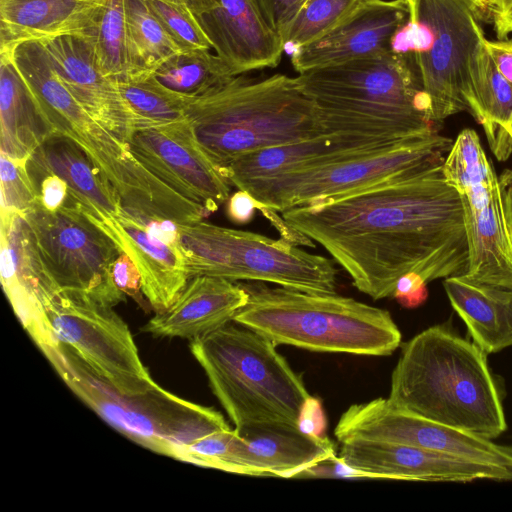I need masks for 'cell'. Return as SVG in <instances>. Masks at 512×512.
I'll use <instances>...</instances> for the list:
<instances>
[{
	"label": "cell",
	"mask_w": 512,
	"mask_h": 512,
	"mask_svg": "<svg viewBox=\"0 0 512 512\" xmlns=\"http://www.w3.org/2000/svg\"><path fill=\"white\" fill-rule=\"evenodd\" d=\"M281 213L374 300L393 296L408 273L429 283L468 268L462 202L443 164Z\"/></svg>",
	"instance_id": "cell-1"
},
{
	"label": "cell",
	"mask_w": 512,
	"mask_h": 512,
	"mask_svg": "<svg viewBox=\"0 0 512 512\" xmlns=\"http://www.w3.org/2000/svg\"><path fill=\"white\" fill-rule=\"evenodd\" d=\"M387 398L423 418L487 439L507 429L501 386L487 354L447 323L402 345Z\"/></svg>",
	"instance_id": "cell-2"
},
{
	"label": "cell",
	"mask_w": 512,
	"mask_h": 512,
	"mask_svg": "<svg viewBox=\"0 0 512 512\" xmlns=\"http://www.w3.org/2000/svg\"><path fill=\"white\" fill-rule=\"evenodd\" d=\"M296 78L328 134L399 141L437 131L411 54L391 51Z\"/></svg>",
	"instance_id": "cell-3"
},
{
	"label": "cell",
	"mask_w": 512,
	"mask_h": 512,
	"mask_svg": "<svg viewBox=\"0 0 512 512\" xmlns=\"http://www.w3.org/2000/svg\"><path fill=\"white\" fill-rule=\"evenodd\" d=\"M55 133L72 140L105 175L125 208L150 217L189 223L208 213L146 169L128 144L96 120L72 95L39 41L16 45L8 54Z\"/></svg>",
	"instance_id": "cell-4"
},
{
	"label": "cell",
	"mask_w": 512,
	"mask_h": 512,
	"mask_svg": "<svg viewBox=\"0 0 512 512\" xmlns=\"http://www.w3.org/2000/svg\"><path fill=\"white\" fill-rule=\"evenodd\" d=\"M193 135L219 170L270 147L327 135L316 105L296 77L242 74L189 97Z\"/></svg>",
	"instance_id": "cell-5"
},
{
	"label": "cell",
	"mask_w": 512,
	"mask_h": 512,
	"mask_svg": "<svg viewBox=\"0 0 512 512\" xmlns=\"http://www.w3.org/2000/svg\"><path fill=\"white\" fill-rule=\"evenodd\" d=\"M247 303L233 321L274 343L327 353L391 355L401 332L391 314L336 293L241 283Z\"/></svg>",
	"instance_id": "cell-6"
},
{
	"label": "cell",
	"mask_w": 512,
	"mask_h": 512,
	"mask_svg": "<svg viewBox=\"0 0 512 512\" xmlns=\"http://www.w3.org/2000/svg\"><path fill=\"white\" fill-rule=\"evenodd\" d=\"M276 343L234 321L190 340V351L235 429L297 426L310 396Z\"/></svg>",
	"instance_id": "cell-7"
},
{
	"label": "cell",
	"mask_w": 512,
	"mask_h": 512,
	"mask_svg": "<svg viewBox=\"0 0 512 512\" xmlns=\"http://www.w3.org/2000/svg\"><path fill=\"white\" fill-rule=\"evenodd\" d=\"M47 359L67 386L103 420L159 454L179 460L185 444L230 427L220 412L184 400L158 384L144 392L122 394L62 344Z\"/></svg>",
	"instance_id": "cell-8"
},
{
	"label": "cell",
	"mask_w": 512,
	"mask_h": 512,
	"mask_svg": "<svg viewBox=\"0 0 512 512\" xmlns=\"http://www.w3.org/2000/svg\"><path fill=\"white\" fill-rule=\"evenodd\" d=\"M177 225L189 278L208 275L336 293L337 270L333 263L286 239L218 226L203 219Z\"/></svg>",
	"instance_id": "cell-9"
},
{
	"label": "cell",
	"mask_w": 512,
	"mask_h": 512,
	"mask_svg": "<svg viewBox=\"0 0 512 512\" xmlns=\"http://www.w3.org/2000/svg\"><path fill=\"white\" fill-rule=\"evenodd\" d=\"M453 142L434 131L329 163L249 181L238 189L252 195L258 210L283 212L443 164Z\"/></svg>",
	"instance_id": "cell-10"
},
{
	"label": "cell",
	"mask_w": 512,
	"mask_h": 512,
	"mask_svg": "<svg viewBox=\"0 0 512 512\" xmlns=\"http://www.w3.org/2000/svg\"><path fill=\"white\" fill-rule=\"evenodd\" d=\"M446 180L460 195L468 241L465 278L512 289V245L499 177L477 133L463 129L443 163Z\"/></svg>",
	"instance_id": "cell-11"
},
{
	"label": "cell",
	"mask_w": 512,
	"mask_h": 512,
	"mask_svg": "<svg viewBox=\"0 0 512 512\" xmlns=\"http://www.w3.org/2000/svg\"><path fill=\"white\" fill-rule=\"evenodd\" d=\"M24 216L61 292L111 307L125 300L111 274L120 250L79 210L71 195L56 211L46 210L37 202Z\"/></svg>",
	"instance_id": "cell-12"
},
{
	"label": "cell",
	"mask_w": 512,
	"mask_h": 512,
	"mask_svg": "<svg viewBox=\"0 0 512 512\" xmlns=\"http://www.w3.org/2000/svg\"><path fill=\"white\" fill-rule=\"evenodd\" d=\"M409 15L429 26L427 52L413 55L429 103V117L437 123L469 111L466 95L469 67L486 39L473 0H405Z\"/></svg>",
	"instance_id": "cell-13"
},
{
	"label": "cell",
	"mask_w": 512,
	"mask_h": 512,
	"mask_svg": "<svg viewBox=\"0 0 512 512\" xmlns=\"http://www.w3.org/2000/svg\"><path fill=\"white\" fill-rule=\"evenodd\" d=\"M47 316L57 341L116 391L135 394L157 385L140 359L128 325L113 307L61 292Z\"/></svg>",
	"instance_id": "cell-14"
},
{
	"label": "cell",
	"mask_w": 512,
	"mask_h": 512,
	"mask_svg": "<svg viewBox=\"0 0 512 512\" xmlns=\"http://www.w3.org/2000/svg\"><path fill=\"white\" fill-rule=\"evenodd\" d=\"M340 442L385 441L416 446L500 468L512 476V446L438 423L376 398L349 406L334 430Z\"/></svg>",
	"instance_id": "cell-15"
},
{
	"label": "cell",
	"mask_w": 512,
	"mask_h": 512,
	"mask_svg": "<svg viewBox=\"0 0 512 512\" xmlns=\"http://www.w3.org/2000/svg\"><path fill=\"white\" fill-rule=\"evenodd\" d=\"M1 281L23 327L44 355L59 348L47 309L61 293L25 216L1 211Z\"/></svg>",
	"instance_id": "cell-16"
},
{
	"label": "cell",
	"mask_w": 512,
	"mask_h": 512,
	"mask_svg": "<svg viewBox=\"0 0 512 512\" xmlns=\"http://www.w3.org/2000/svg\"><path fill=\"white\" fill-rule=\"evenodd\" d=\"M127 144L146 169L208 214L229 199L230 183L202 150L188 120L138 129Z\"/></svg>",
	"instance_id": "cell-17"
},
{
	"label": "cell",
	"mask_w": 512,
	"mask_h": 512,
	"mask_svg": "<svg viewBox=\"0 0 512 512\" xmlns=\"http://www.w3.org/2000/svg\"><path fill=\"white\" fill-rule=\"evenodd\" d=\"M338 457L356 470L359 478L462 483L479 479L512 480L500 468L394 442H343Z\"/></svg>",
	"instance_id": "cell-18"
},
{
	"label": "cell",
	"mask_w": 512,
	"mask_h": 512,
	"mask_svg": "<svg viewBox=\"0 0 512 512\" xmlns=\"http://www.w3.org/2000/svg\"><path fill=\"white\" fill-rule=\"evenodd\" d=\"M409 16L405 0H364L317 40L291 53L294 69L303 71L391 52V40Z\"/></svg>",
	"instance_id": "cell-19"
},
{
	"label": "cell",
	"mask_w": 512,
	"mask_h": 512,
	"mask_svg": "<svg viewBox=\"0 0 512 512\" xmlns=\"http://www.w3.org/2000/svg\"><path fill=\"white\" fill-rule=\"evenodd\" d=\"M336 456L327 436L290 425H260L235 429L231 466L235 474L294 478Z\"/></svg>",
	"instance_id": "cell-20"
},
{
	"label": "cell",
	"mask_w": 512,
	"mask_h": 512,
	"mask_svg": "<svg viewBox=\"0 0 512 512\" xmlns=\"http://www.w3.org/2000/svg\"><path fill=\"white\" fill-rule=\"evenodd\" d=\"M41 42L75 99L120 139L129 140L137 123L117 81L100 68L90 38L67 35Z\"/></svg>",
	"instance_id": "cell-21"
},
{
	"label": "cell",
	"mask_w": 512,
	"mask_h": 512,
	"mask_svg": "<svg viewBox=\"0 0 512 512\" xmlns=\"http://www.w3.org/2000/svg\"><path fill=\"white\" fill-rule=\"evenodd\" d=\"M91 221L133 260L142 293L155 312L168 309L190 279L182 248L155 236L126 208L119 215Z\"/></svg>",
	"instance_id": "cell-22"
},
{
	"label": "cell",
	"mask_w": 512,
	"mask_h": 512,
	"mask_svg": "<svg viewBox=\"0 0 512 512\" xmlns=\"http://www.w3.org/2000/svg\"><path fill=\"white\" fill-rule=\"evenodd\" d=\"M196 17L216 54L240 75L278 66L285 50L281 37L265 22L254 0H213Z\"/></svg>",
	"instance_id": "cell-23"
},
{
	"label": "cell",
	"mask_w": 512,
	"mask_h": 512,
	"mask_svg": "<svg viewBox=\"0 0 512 512\" xmlns=\"http://www.w3.org/2000/svg\"><path fill=\"white\" fill-rule=\"evenodd\" d=\"M247 301L248 293L235 281L194 276L174 303L156 313L142 331L154 336L193 340L232 322Z\"/></svg>",
	"instance_id": "cell-24"
},
{
	"label": "cell",
	"mask_w": 512,
	"mask_h": 512,
	"mask_svg": "<svg viewBox=\"0 0 512 512\" xmlns=\"http://www.w3.org/2000/svg\"><path fill=\"white\" fill-rule=\"evenodd\" d=\"M106 0H0V55L27 41L90 36Z\"/></svg>",
	"instance_id": "cell-25"
},
{
	"label": "cell",
	"mask_w": 512,
	"mask_h": 512,
	"mask_svg": "<svg viewBox=\"0 0 512 512\" xmlns=\"http://www.w3.org/2000/svg\"><path fill=\"white\" fill-rule=\"evenodd\" d=\"M27 167L31 176L53 173L64 179L75 205L89 219L116 216L125 208L110 181L67 137L51 136L31 155Z\"/></svg>",
	"instance_id": "cell-26"
},
{
	"label": "cell",
	"mask_w": 512,
	"mask_h": 512,
	"mask_svg": "<svg viewBox=\"0 0 512 512\" xmlns=\"http://www.w3.org/2000/svg\"><path fill=\"white\" fill-rule=\"evenodd\" d=\"M400 141V140H399ZM396 141L327 134L244 155L220 169L230 185L329 163Z\"/></svg>",
	"instance_id": "cell-27"
},
{
	"label": "cell",
	"mask_w": 512,
	"mask_h": 512,
	"mask_svg": "<svg viewBox=\"0 0 512 512\" xmlns=\"http://www.w3.org/2000/svg\"><path fill=\"white\" fill-rule=\"evenodd\" d=\"M443 286L469 336L486 354L512 346V289L473 282L464 276L445 278Z\"/></svg>",
	"instance_id": "cell-28"
},
{
	"label": "cell",
	"mask_w": 512,
	"mask_h": 512,
	"mask_svg": "<svg viewBox=\"0 0 512 512\" xmlns=\"http://www.w3.org/2000/svg\"><path fill=\"white\" fill-rule=\"evenodd\" d=\"M485 40L470 62L466 100L468 112L483 127L491 151L504 161L512 153L508 132L512 120V83L497 69Z\"/></svg>",
	"instance_id": "cell-29"
},
{
	"label": "cell",
	"mask_w": 512,
	"mask_h": 512,
	"mask_svg": "<svg viewBox=\"0 0 512 512\" xmlns=\"http://www.w3.org/2000/svg\"><path fill=\"white\" fill-rule=\"evenodd\" d=\"M0 125L1 153L18 160H28L56 134L6 56H0Z\"/></svg>",
	"instance_id": "cell-30"
},
{
	"label": "cell",
	"mask_w": 512,
	"mask_h": 512,
	"mask_svg": "<svg viewBox=\"0 0 512 512\" xmlns=\"http://www.w3.org/2000/svg\"><path fill=\"white\" fill-rule=\"evenodd\" d=\"M152 75L167 88L188 97L236 76L221 57L206 49L177 52L159 64Z\"/></svg>",
	"instance_id": "cell-31"
},
{
	"label": "cell",
	"mask_w": 512,
	"mask_h": 512,
	"mask_svg": "<svg viewBox=\"0 0 512 512\" xmlns=\"http://www.w3.org/2000/svg\"><path fill=\"white\" fill-rule=\"evenodd\" d=\"M117 84L136 120L137 130L187 120L189 97L167 88L152 74L118 81Z\"/></svg>",
	"instance_id": "cell-32"
},
{
	"label": "cell",
	"mask_w": 512,
	"mask_h": 512,
	"mask_svg": "<svg viewBox=\"0 0 512 512\" xmlns=\"http://www.w3.org/2000/svg\"><path fill=\"white\" fill-rule=\"evenodd\" d=\"M101 70L115 81L136 76L125 15V0H106L92 34L88 36Z\"/></svg>",
	"instance_id": "cell-33"
},
{
	"label": "cell",
	"mask_w": 512,
	"mask_h": 512,
	"mask_svg": "<svg viewBox=\"0 0 512 512\" xmlns=\"http://www.w3.org/2000/svg\"><path fill=\"white\" fill-rule=\"evenodd\" d=\"M125 15L136 76L152 74L164 60L182 51L151 12L146 0H125Z\"/></svg>",
	"instance_id": "cell-34"
},
{
	"label": "cell",
	"mask_w": 512,
	"mask_h": 512,
	"mask_svg": "<svg viewBox=\"0 0 512 512\" xmlns=\"http://www.w3.org/2000/svg\"><path fill=\"white\" fill-rule=\"evenodd\" d=\"M364 0H307L282 32L284 48L290 53L330 31Z\"/></svg>",
	"instance_id": "cell-35"
},
{
	"label": "cell",
	"mask_w": 512,
	"mask_h": 512,
	"mask_svg": "<svg viewBox=\"0 0 512 512\" xmlns=\"http://www.w3.org/2000/svg\"><path fill=\"white\" fill-rule=\"evenodd\" d=\"M27 161L0 154L1 211L24 215L38 202Z\"/></svg>",
	"instance_id": "cell-36"
},
{
	"label": "cell",
	"mask_w": 512,
	"mask_h": 512,
	"mask_svg": "<svg viewBox=\"0 0 512 512\" xmlns=\"http://www.w3.org/2000/svg\"><path fill=\"white\" fill-rule=\"evenodd\" d=\"M146 2L159 23L182 51L213 49L196 17L190 11L161 0H146Z\"/></svg>",
	"instance_id": "cell-37"
},
{
	"label": "cell",
	"mask_w": 512,
	"mask_h": 512,
	"mask_svg": "<svg viewBox=\"0 0 512 512\" xmlns=\"http://www.w3.org/2000/svg\"><path fill=\"white\" fill-rule=\"evenodd\" d=\"M38 193V203L46 210L56 211L65 206L70 198L67 182L53 173L31 176Z\"/></svg>",
	"instance_id": "cell-38"
},
{
	"label": "cell",
	"mask_w": 512,
	"mask_h": 512,
	"mask_svg": "<svg viewBox=\"0 0 512 512\" xmlns=\"http://www.w3.org/2000/svg\"><path fill=\"white\" fill-rule=\"evenodd\" d=\"M267 25L280 37L307 0H254Z\"/></svg>",
	"instance_id": "cell-39"
},
{
	"label": "cell",
	"mask_w": 512,
	"mask_h": 512,
	"mask_svg": "<svg viewBox=\"0 0 512 512\" xmlns=\"http://www.w3.org/2000/svg\"><path fill=\"white\" fill-rule=\"evenodd\" d=\"M111 274L116 287L138 302L142 301L141 276L133 260L124 252L112 264Z\"/></svg>",
	"instance_id": "cell-40"
},
{
	"label": "cell",
	"mask_w": 512,
	"mask_h": 512,
	"mask_svg": "<svg viewBox=\"0 0 512 512\" xmlns=\"http://www.w3.org/2000/svg\"><path fill=\"white\" fill-rule=\"evenodd\" d=\"M427 295V282L416 273H408L398 280L392 297L402 306L413 308L422 304Z\"/></svg>",
	"instance_id": "cell-41"
},
{
	"label": "cell",
	"mask_w": 512,
	"mask_h": 512,
	"mask_svg": "<svg viewBox=\"0 0 512 512\" xmlns=\"http://www.w3.org/2000/svg\"><path fill=\"white\" fill-rule=\"evenodd\" d=\"M297 426L303 433L313 436H326V416L322 402L313 396H309L303 403Z\"/></svg>",
	"instance_id": "cell-42"
},
{
	"label": "cell",
	"mask_w": 512,
	"mask_h": 512,
	"mask_svg": "<svg viewBox=\"0 0 512 512\" xmlns=\"http://www.w3.org/2000/svg\"><path fill=\"white\" fill-rule=\"evenodd\" d=\"M258 205L252 195L238 189L227 200L226 213L229 220L236 224H246L252 220Z\"/></svg>",
	"instance_id": "cell-43"
},
{
	"label": "cell",
	"mask_w": 512,
	"mask_h": 512,
	"mask_svg": "<svg viewBox=\"0 0 512 512\" xmlns=\"http://www.w3.org/2000/svg\"><path fill=\"white\" fill-rule=\"evenodd\" d=\"M486 48L499 72L512 83V40H485Z\"/></svg>",
	"instance_id": "cell-44"
},
{
	"label": "cell",
	"mask_w": 512,
	"mask_h": 512,
	"mask_svg": "<svg viewBox=\"0 0 512 512\" xmlns=\"http://www.w3.org/2000/svg\"><path fill=\"white\" fill-rule=\"evenodd\" d=\"M499 185L507 232L512 245V169H506L501 173Z\"/></svg>",
	"instance_id": "cell-45"
},
{
	"label": "cell",
	"mask_w": 512,
	"mask_h": 512,
	"mask_svg": "<svg viewBox=\"0 0 512 512\" xmlns=\"http://www.w3.org/2000/svg\"><path fill=\"white\" fill-rule=\"evenodd\" d=\"M490 21L494 24L498 39H506L508 34L512 33V3L505 9L493 13Z\"/></svg>",
	"instance_id": "cell-46"
},
{
	"label": "cell",
	"mask_w": 512,
	"mask_h": 512,
	"mask_svg": "<svg viewBox=\"0 0 512 512\" xmlns=\"http://www.w3.org/2000/svg\"><path fill=\"white\" fill-rule=\"evenodd\" d=\"M477 8L480 20L490 21L493 13L505 9L512 0H473Z\"/></svg>",
	"instance_id": "cell-47"
},
{
	"label": "cell",
	"mask_w": 512,
	"mask_h": 512,
	"mask_svg": "<svg viewBox=\"0 0 512 512\" xmlns=\"http://www.w3.org/2000/svg\"><path fill=\"white\" fill-rule=\"evenodd\" d=\"M179 6L190 11L195 17H198L214 6L213 0H161Z\"/></svg>",
	"instance_id": "cell-48"
},
{
	"label": "cell",
	"mask_w": 512,
	"mask_h": 512,
	"mask_svg": "<svg viewBox=\"0 0 512 512\" xmlns=\"http://www.w3.org/2000/svg\"><path fill=\"white\" fill-rule=\"evenodd\" d=\"M508 132H509V135H510V137L512 139V120L510 122V125H509V128H508Z\"/></svg>",
	"instance_id": "cell-49"
}]
</instances>
